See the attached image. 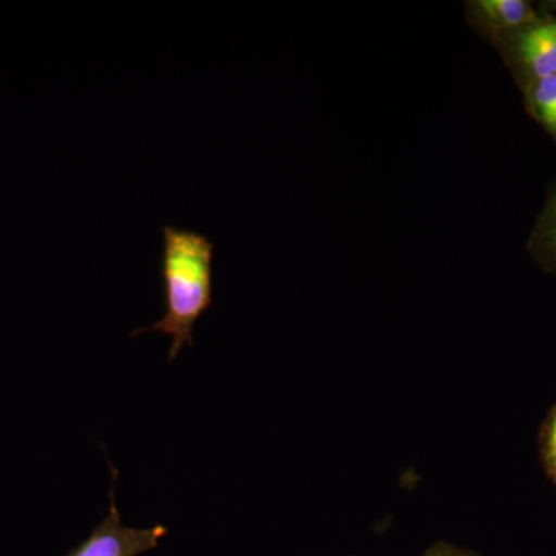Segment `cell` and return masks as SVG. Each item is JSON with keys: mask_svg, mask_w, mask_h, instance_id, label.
<instances>
[{"mask_svg": "<svg viewBox=\"0 0 556 556\" xmlns=\"http://www.w3.org/2000/svg\"><path fill=\"white\" fill-rule=\"evenodd\" d=\"M163 263L166 313L149 328L131 334L161 332L170 336L169 362L186 345H193V327L212 306V257L215 244L195 230L164 226Z\"/></svg>", "mask_w": 556, "mask_h": 556, "instance_id": "obj_1", "label": "cell"}, {"mask_svg": "<svg viewBox=\"0 0 556 556\" xmlns=\"http://www.w3.org/2000/svg\"><path fill=\"white\" fill-rule=\"evenodd\" d=\"M536 7L535 20L493 46L518 90L556 75V0H541Z\"/></svg>", "mask_w": 556, "mask_h": 556, "instance_id": "obj_2", "label": "cell"}, {"mask_svg": "<svg viewBox=\"0 0 556 556\" xmlns=\"http://www.w3.org/2000/svg\"><path fill=\"white\" fill-rule=\"evenodd\" d=\"M116 477L118 473L113 470L108 517L94 527L87 540L72 548L65 556H139L153 551L167 535V527L160 525L149 529H135L123 525L115 501Z\"/></svg>", "mask_w": 556, "mask_h": 556, "instance_id": "obj_3", "label": "cell"}, {"mask_svg": "<svg viewBox=\"0 0 556 556\" xmlns=\"http://www.w3.org/2000/svg\"><path fill=\"white\" fill-rule=\"evenodd\" d=\"M464 5L467 24L492 47L538 14L536 2L532 0H467Z\"/></svg>", "mask_w": 556, "mask_h": 556, "instance_id": "obj_4", "label": "cell"}, {"mask_svg": "<svg viewBox=\"0 0 556 556\" xmlns=\"http://www.w3.org/2000/svg\"><path fill=\"white\" fill-rule=\"evenodd\" d=\"M527 252L546 273L556 274V179L527 239Z\"/></svg>", "mask_w": 556, "mask_h": 556, "instance_id": "obj_5", "label": "cell"}, {"mask_svg": "<svg viewBox=\"0 0 556 556\" xmlns=\"http://www.w3.org/2000/svg\"><path fill=\"white\" fill-rule=\"evenodd\" d=\"M519 91L527 115L540 124L556 144V75L533 80Z\"/></svg>", "mask_w": 556, "mask_h": 556, "instance_id": "obj_6", "label": "cell"}, {"mask_svg": "<svg viewBox=\"0 0 556 556\" xmlns=\"http://www.w3.org/2000/svg\"><path fill=\"white\" fill-rule=\"evenodd\" d=\"M543 457L548 477L556 482V407L548 416L543 431Z\"/></svg>", "mask_w": 556, "mask_h": 556, "instance_id": "obj_7", "label": "cell"}, {"mask_svg": "<svg viewBox=\"0 0 556 556\" xmlns=\"http://www.w3.org/2000/svg\"><path fill=\"white\" fill-rule=\"evenodd\" d=\"M422 556H478L473 554V552L466 551V548H460L457 546H453V544L447 543H438L434 546L428 548L426 554Z\"/></svg>", "mask_w": 556, "mask_h": 556, "instance_id": "obj_8", "label": "cell"}]
</instances>
